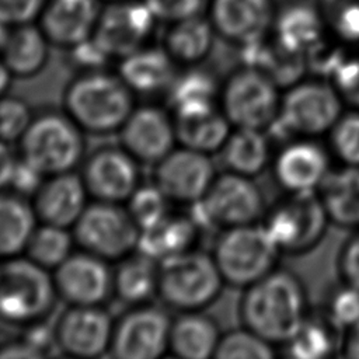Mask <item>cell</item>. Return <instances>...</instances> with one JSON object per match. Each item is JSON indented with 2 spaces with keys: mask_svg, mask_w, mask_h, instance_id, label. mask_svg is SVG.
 Returning a JSON list of instances; mask_svg holds the SVG:
<instances>
[{
  "mask_svg": "<svg viewBox=\"0 0 359 359\" xmlns=\"http://www.w3.org/2000/svg\"><path fill=\"white\" fill-rule=\"evenodd\" d=\"M243 327L268 342L286 344L309 317L307 292L287 269H273L244 287L238 307Z\"/></svg>",
  "mask_w": 359,
  "mask_h": 359,
  "instance_id": "6da1fadb",
  "label": "cell"
},
{
  "mask_svg": "<svg viewBox=\"0 0 359 359\" xmlns=\"http://www.w3.org/2000/svg\"><path fill=\"white\" fill-rule=\"evenodd\" d=\"M63 109L84 133L109 135L119 132L135 109L133 91L119 74L87 70L66 86Z\"/></svg>",
  "mask_w": 359,
  "mask_h": 359,
  "instance_id": "7a4b0ae2",
  "label": "cell"
},
{
  "mask_svg": "<svg viewBox=\"0 0 359 359\" xmlns=\"http://www.w3.org/2000/svg\"><path fill=\"white\" fill-rule=\"evenodd\" d=\"M57 297L48 269L25 255L0 259V321L20 327L42 323Z\"/></svg>",
  "mask_w": 359,
  "mask_h": 359,
  "instance_id": "3957f363",
  "label": "cell"
},
{
  "mask_svg": "<svg viewBox=\"0 0 359 359\" xmlns=\"http://www.w3.org/2000/svg\"><path fill=\"white\" fill-rule=\"evenodd\" d=\"M224 283L206 252L191 250L158 261L157 296L177 311H202L216 302Z\"/></svg>",
  "mask_w": 359,
  "mask_h": 359,
  "instance_id": "277c9868",
  "label": "cell"
},
{
  "mask_svg": "<svg viewBox=\"0 0 359 359\" xmlns=\"http://www.w3.org/2000/svg\"><path fill=\"white\" fill-rule=\"evenodd\" d=\"M83 133L65 111L34 115L18 140V157L43 177L73 171L84 156Z\"/></svg>",
  "mask_w": 359,
  "mask_h": 359,
  "instance_id": "5b68a950",
  "label": "cell"
},
{
  "mask_svg": "<svg viewBox=\"0 0 359 359\" xmlns=\"http://www.w3.org/2000/svg\"><path fill=\"white\" fill-rule=\"evenodd\" d=\"M279 252L266 227L251 223L224 229L212 257L226 283L247 287L275 269Z\"/></svg>",
  "mask_w": 359,
  "mask_h": 359,
  "instance_id": "8992f818",
  "label": "cell"
},
{
  "mask_svg": "<svg viewBox=\"0 0 359 359\" xmlns=\"http://www.w3.org/2000/svg\"><path fill=\"white\" fill-rule=\"evenodd\" d=\"M342 97L332 83L321 79L297 81L280 97L276 121L283 133L313 137L330 132L342 115Z\"/></svg>",
  "mask_w": 359,
  "mask_h": 359,
  "instance_id": "52a82bcc",
  "label": "cell"
},
{
  "mask_svg": "<svg viewBox=\"0 0 359 359\" xmlns=\"http://www.w3.org/2000/svg\"><path fill=\"white\" fill-rule=\"evenodd\" d=\"M140 227L122 203L93 201L76 224V244L108 262H118L139 247Z\"/></svg>",
  "mask_w": 359,
  "mask_h": 359,
  "instance_id": "ba28073f",
  "label": "cell"
},
{
  "mask_svg": "<svg viewBox=\"0 0 359 359\" xmlns=\"http://www.w3.org/2000/svg\"><path fill=\"white\" fill-rule=\"evenodd\" d=\"M330 217L317 191L289 192L272 206L264 226L280 252L303 254L324 237Z\"/></svg>",
  "mask_w": 359,
  "mask_h": 359,
  "instance_id": "9c48e42d",
  "label": "cell"
},
{
  "mask_svg": "<svg viewBox=\"0 0 359 359\" xmlns=\"http://www.w3.org/2000/svg\"><path fill=\"white\" fill-rule=\"evenodd\" d=\"M280 94L276 83L259 69L244 66L223 84L220 109L234 128L266 129L276 121Z\"/></svg>",
  "mask_w": 359,
  "mask_h": 359,
  "instance_id": "30bf717a",
  "label": "cell"
},
{
  "mask_svg": "<svg viewBox=\"0 0 359 359\" xmlns=\"http://www.w3.org/2000/svg\"><path fill=\"white\" fill-rule=\"evenodd\" d=\"M199 224L222 229L257 223L264 215V196L251 177L226 171L215 177L208 192L194 205Z\"/></svg>",
  "mask_w": 359,
  "mask_h": 359,
  "instance_id": "8fae6325",
  "label": "cell"
},
{
  "mask_svg": "<svg viewBox=\"0 0 359 359\" xmlns=\"http://www.w3.org/2000/svg\"><path fill=\"white\" fill-rule=\"evenodd\" d=\"M171 318L156 306L136 304L114 325L109 352L119 359H157L170 351Z\"/></svg>",
  "mask_w": 359,
  "mask_h": 359,
  "instance_id": "7c38bea8",
  "label": "cell"
},
{
  "mask_svg": "<svg viewBox=\"0 0 359 359\" xmlns=\"http://www.w3.org/2000/svg\"><path fill=\"white\" fill-rule=\"evenodd\" d=\"M153 165V184L174 203H198L216 177L210 154L185 146L174 147Z\"/></svg>",
  "mask_w": 359,
  "mask_h": 359,
  "instance_id": "4fadbf2b",
  "label": "cell"
},
{
  "mask_svg": "<svg viewBox=\"0 0 359 359\" xmlns=\"http://www.w3.org/2000/svg\"><path fill=\"white\" fill-rule=\"evenodd\" d=\"M52 276L59 299L69 306H101L114 294L109 262L83 250L72 252Z\"/></svg>",
  "mask_w": 359,
  "mask_h": 359,
  "instance_id": "5bb4252c",
  "label": "cell"
},
{
  "mask_svg": "<svg viewBox=\"0 0 359 359\" xmlns=\"http://www.w3.org/2000/svg\"><path fill=\"white\" fill-rule=\"evenodd\" d=\"M114 325L101 306H69L53 328L56 348L74 358H100L111 348Z\"/></svg>",
  "mask_w": 359,
  "mask_h": 359,
  "instance_id": "9a60e30c",
  "label": "cell"
},
{
  "mask_svg": "<svg viewBox=\"0 0 359 359\" xmlns=\"http://www.w3.org/2000/svg\"><path fill=\"white\" fill-rule=\"evenodd\" d=\"M81 178L94 201L126 203L140 185L139 161L122 146H108L91 153Z\"/></svg>",
  "mask_w": 359,
  "mask_h": 359,
  "instance_id": "2e32d148",
  "label": "cell"
},
{
  "mask_svg": "<svg viewBox=\"0 0 359 359\" xmlns=\"http://www.w3.org/2000/svg\"><path fill=\"white\" fill-rule=\"evenodd\" d=\"M118 133L121 146L139 163L156 164L177 143L172 114L156 105L135 107Z\"/></svg>",
  "mask_w": 359,
  "mask_h": 359,
  "instance_id": "e0dca14e",
  "label": "cell"
},
{
  "mask_svg": "<svg viewBox=\"0 0 359 359\" xmlns=\"http://www.w3.org/2000/svg\"><path fill=\"white\" fill-rule=\"evenodd\" d=\"M154 14L146 3H116L97 21L93 39L109 57H125L142 48L151 32Z\"/></svg>",
  "mask_w": 359,
  "mask_h": 359,
  "instance_id": "ac0fdd59",
  "label": "cell"
},
{
  "mask_svg": "<svg viewBox=\"0 0 359 359\" xmlns=\"http://www.w3.org/2000/svg\"><path fill=\"white\" fill-rule=\"evenodd\" d=\"M81 175L73 171L45 177L32 195V209L39 223L73 227L88 202Z\"/></svg>",
  "mask_w": 359,
  "mask_h": 359,
  "instance_id": "d6986e66",
  "label": "cell"
},
{
  "mask_svg": "<svg viewBox=\"0 0 359 359\" xmlns=\"http://www.w3.org/2000/svg\"><path fill=\"white\" fill-rule=\"evenodd\" d=\"M327 150L311 139H297L273 158V174L287 192H310L320 188L330 172Z\"/></svg>",
  "mask_w": 359,
  "mask_h": 359,
  "instance_id": "ffe728a7",
  "label": "cell"
},
{
  "mask_svg": "<svg viewBox=\"0 0 359 359\" xmlns=\"http://www.w3.org/2000/svg\"><path fill=\"white\" fill-rule=\"evenodd\" d=\"M212 24L222 36L237 45L257 43L272 24L271 0H213Z\"/></svg>",
  "mask_w": 359,
  "mask_h": 359,
  "instance_id": "44dd1931",
  "label": "cell"
},
{
  "mask_svg": "<svg viewBox=\"0 0 359 359\" xmlns=\"http://www.w3.org/2000/svg\"><path fill=\"white\" fill-rule=\"evenodd\" d=\"M98 17L97 0H50L41 28L49 42L72 49L93 36Z\"/></svg>",
  "mask_w": 359,
  "mask_h": 359,
  "instance_id": "7402d4cb",
  "label": "cell"
},
{
  "mask_svg": "<svg viewBox=\"0 0 359 359\" xmlns=\"http://www.w3.org/2000/svg\"><path fill=\"white\" fill-rule=\"evenodd\" d=\"M119 77L133 93L153 94L168 90L175 79V62L165 49L140 48L121 59Z\"/></svg>",
  "mask_w": 359,
  "mask_h": 359,
  "instance_id": "603a6c76",
  "label": "cell"
},
{
  "mask_svg": "<svg viewBox=\"0 0 359 359\" xmlns=\"http://www.w3.org/2000/svg\"><path fill=\"white\" fill-rule=\"evenodd\" d=\"M199 226L194 216L170 212L154 226L142 230L137 250L157 261L191 251L198 240Z\"/></svg>",
  "mask_w": 359,
  "mask_h": 359,
  "instance_id": "cb8c5ba5",
  "label": "cell"
},
{
  "mask_svg": "<svg viewBox=\"0 0 359 359\" xmlns=\"http://www.w3.org/2000/svg\"><path fill=\"white\" fill-rule=\"evenodd\" d=\"M220 337L213 318L201 311H185L171 324L170 352L181 359L215 358Z\"/></svg>",
  "mask_w": 359,
  "mask_h": 359,
  "instance_id": "d4e9b609",
  "label": "cell"
},
{
  "mask_svg": "<svg viewBox=\"0 0 359 359\" xmlns=\"http://www.w3.org/2000/svg\"><path fill=\"white\" fill-rule=\"evenodd\" d=\"M48 42L49 39L42 29L29 24L17 25L4 39L0 59L14 77H34L48 62Z\"/></svg>",
  "mask_w": 359,
  "mask_h": 359,
  "instance_id": "484cf974",
  "label": "cell"
},
{
  "mask_svg": "<svg viewBox=\"0 0 359 359\" xmlns=\"http://www.w3.org/2000/svg\"><path fill=\"white\" fill-rule=\"evenodd\" d=\"M330 222L359 227V167L345 165L330 171L318 188Z\"/></svg>",
  "mask_w": 359,
  "mask_h": 359,
  "instance_id": "4316f807",
  "label": "cell"
},
{
  "mask_svg": "<svg viewBox=\"0 0 359 359\" xmlns=\"http://www.w3.org/2000/svg\"><path fill=\"white\" fill-rule=\"evenodd\" d=\"M172 116L180 146L206 154L220 151L233 126L219 108Z\"/></svg>",
  "mask_w": 359,
  "mask_h": 359,
  "instance_id": "83f0119b",
  "label": "cell"
},
{
  "mask_svg": "<svg viewBox=\"0 0 359 359\" xmlns=\"http://www.w3.org/2000/svg\"><path fill=\"white\" fill-rule=\"evenodd\" d=\"M227 171L245 177L261 174L271 161V143L264 129L236 128L220 149Z\"/></svg>",
  "mask_w": 359,
  "mask_h": 359,
  "instance_id": "f1b7e54d",
  "label": "cell"
},
{
  "mask_svg": "<svg viewBox=\"0 0 359 359\" xmlns=\"http://www.w3.org/2000/svg\"><path fill=\"white\" fill-rule=\"evenodd\" d=\"M158 261L136 250L118 261L114 269V294L132 306L157 294Z\"/></svg>",
  "mask_w": 359,
  "mask_h": 359,
  "instance_id": "f546056e",
  "label": "cell"
},
{
  "mask_svg": "<svg viewBox=\"0 0 359 359\" xmlns=\"http://www.w3.org/2000/svg\"><path fill=\"white\" fill-rule=\"evenodd\" d=\"M36 224L32 205L14 192H0V259L24 254Z\"/></svg>",
  "mask_w": 359,
  "mask_h": 359,
  "instance_id": "4dcf8cb0",
  "label": "cell"
},
{
  "mask_svg": "<svg viewBox=\"0 0 359 359\" xmlns=\"http://www.w3.org/2000/svg\"><path fill=\"white\" fill-rule=\"evenodd\" d=\"M164 49L175 63L194 66L202 62L213 45V24L198 14L175 21L165 35Z\"/></svg>",
  "mask_w": 359,
  "mask_h": 359,
  "instance_id": "1f68e13d",
  "label": "cell"
},
{
  "mask_svg": "<svg viewBox=\"0 0 359 359\" xmlns=\"http://www.w3.org/2000/svg\"><path fill=\"white\" fill-rule=\"evenodd\" d=\"M276 42L287 50L306 55L323 36L318 13L307 4H292L282 10L275 24Z\"/></svg>",
  "mask_w": 359,
  "mask_h": 359,
  "instance_id": "d6a6232c",
  "label": "cell"
},
{
  "mask_svg": "<svg viewBox=\"0 0 359 359\" xmlns=\"http://www.w3.org/2000/svg\"><path fill=\"white\" fill-rule=\"evenodd\" d=\"M172 115H184L217 108L219 88L215 79L199 69H191L180 76L167 90Z\"/></svg>",
  "mask_w": 359,
  "mask_h": 359,
  "instance_id": "836d02e7",
  "label": "cell"
},
{
  "mask_svg": "<svg viewBox=\"0 0 359 359\" xmlns=\"http://www.w3.org/2000/svg\"><path fill=\"white\" fill-rule=\"evenodd\" d=\"M73 231L67 227L39 223L36 224L24 255L48 271L56 269L73 252Z\"/></svg>",
  "mask_w": 359,
  "mask_h": 359,
  "instance_id": "e575fe53",
  "label": "cell"
},
{
  "mask_svg": "<svg viewBox=\"0 0 359 359\" xmlns=\"http://www.w3.org/2000/svg\"><path fill=\"white\" fill-rule=\"evenodd\" d=\"M334 328H338L328 317L325 320L307 317L297 332L285 344L287 353L296 359H324L337 348Z\"/></svg>",
  "mask_w": 359,
  "mask_h": 359,
  "instance_id": "d590c367",
  "label": "cell"
},
{
  "mask_svg": "<svg viewBox=\"0 0 359 359\" xmlns=\"http://www.w3.org/2000/svg\"><path fill=\"white\" fill-rule=\"evenodd\" d=\"M273 356L272 344L243 327L220 337L216 359H269Z\"/></svg>",
  "mask_w": 359,
  "mask_h": 359,
  "instance_id": "8d00e7d4",
  "label": "cell"
},
{
  "mask_svg": "<svg viewBox=\"0 0 359 359\" xmlns=\"http://www.w3.org/2000/svg\"><path fill=\"white\" fill-rule=\"evenodd\" d=\"M126 203V209L140 230H146L170 213L171 202L161 189L151 182L149 185H139Z\"/></svg>",
  "mask_w": 359,
  "mask_h": 359,
  "instance_id": "74e56055",
  "label": "cell"
},
{
  "mask_svg": "<svg viewBox=\"0 0 359 359\" xmlns=\"http://www.w3.org/2000/svg\"><path fill=\"white\" fill-rule=\"evenodd\" d=\"M331 149L345 165L359 167V109L342 114L330 130Z\"/></svg>",
  "mask_w": 359,
  "mask_h": 359,
  "instance_id": "f35d334b",
  "label": "cell"
},
{
  "mask_svg": "<svg viewBox=\"0 0 359 359\" xmlns=\"http://www.w3.org/2000/svg\"><path fill=\"white\" fill-rule=\"evenodd\" d=\"M328 25L345 41H359V0H321Z\"/></svg>",
  "mask_w": 359,
  "mask_h": 359,
  "instance_id": "ab89813d",
  "label": "cell"
},
{
  "mask_svg": "<svg viewBox=\"0 0 359 359\" xmlns=\"http://www.w3.org/2000/svg\"><path fill=\"white\" fill-rule=\"evenodd\" d=\"M34 115L28 104L17 97H0V139L18 142L29 126Z\"/></svg>",
  "mask_w": 359,
  "mask_h": 359,
  "instance_id": "60d3db41",
  "label": "cell"
},
{
  "mask_svg": "<svg viewBox=\"0 0 359 359\" xmlns=\"http://www.w3.org/2000/svg\"><path fill=\"white\" fill-rule=\"evenodd\" d=\"M327 317L339 328H349L359 321V287L344 283L334 290L327 303Z\"/></svg>",
  "mask_w": 359,
  "mask_h": 359,
  "instance_id": "b9f144b4",
  "label": "cell"
},
{
  "mask_svg": "<svg viewBox=\"0 0 359 359\" xmlns=\"http://www.w3.org/2000/svg\"><path fill=\"white\" fill-rule=\"evenodd\" d=\"M331 83L344 101L359 109V57H345L331 77Z\"/></svg>",
  "mask_w": 359,
  "mask_h": 359,
  "instance_id": "7bdbcfd3",
  "label": "cell"
},
{
  "mask_svg": "<svg viewBox=\"0 0 359 359\" xmlns=\"http://www.w3.org/2000/svg\"><path fill=\"white\" fill-rule=\"evenodd\" d=\"M154 17L164 21H180L199 13L202 0H144Z\"/></svg>",
  "mask_w": 359,
  "mask_h": 359,
  "instance_id": "ee69618b",
  "label": "cell"
},
{
  "mask_svg": "<svg viewBox=\"0 0 359 359\" xmlns=\"http://www.w3.org/2000/svg\"><path fill=\"white\" fill-rule=\"evenodd\" d=\"M45 0H0V22L4 25L28 24L36 17Z\"/></svg>",
  "mask_w": 359,
  "mask_h": 359,
  "instance_id": "f6af8a7d",
  "label": "cell"
},
{
  "mask_svg": "<svg viewBox=\"0 0 359 359\" xmlns=\"http://www.w3.org/2000/svg\"><path fill=\"white\" fill-rule=\"evenodd\" d=\"M338 268L344 283L359 287V231L349 237L342 245Z\"/></svg>",
  "mask_w": 359,
  "mask_h": 359,
  "instance_id": "bcb514c9",
  "label": "cell"
},
{
  "mask_svg": "<svg viewBox=\"0 0 359 359\" xmlns=\"http://www.w3.org/2000/svg\"><path fill=\"white\" fill-rule=\"evenodd\" d=\"M43 180L45 177L38 170L18 157L8 188H11L17 195L32 196Z\"/></svg>",
  "mask_w": 359,
  "mask_h": 359,
  "instance_id": "7dc6e473",
  "label": "cell"
},
{
  "mask_svg": "<svg viewBox=\"0 0 359 359\" xmlns=\"http://www.w3.org/2000/svg\"><path fill=\"white\" fill-rule=\"evenodd\" d=\"M72 56L74 59V62L79 66H83L87 70H97L100 69L107 59L109 57L98 45L97 42L91 38H88L87 41L76 45L72 48Z\"/></svg>",
  "mask_w": 359,
  "mask_h": 359,
  "instance_id": "c3c4849f",
  "label": "cell"
},
{
  "mask_svg": "<svg viewBox=\"0 0 359 359\" xmlns=\"http://www.w3.org/2000/svg\"><path fill=\"white\" fill-rule=\"evenodd\" d=\"M1 359H36L43 358V355L32 346L27 339L13 341L0 346Z\"/></svg>",
  "mask_w": 359,
  "mask_h": 359,
  "instance_id": "681fc988",
  "label": "cell"
},
{
  "mask_svg": "<svg viewBox=\"0 0 359 359\" xmlns=\"http://www.w3.org/2000/svg\"><path fill=\"white\" fill-rule=\"evenodd\" d=\"M18 157L13 153L10 143L0 139V192L10 187Z\"/></svg>",
  "mask_w": 359,
  "mask_h": 359,
  "instance_id": "f907efd6",
  "label": "cell"
},
{
  "mask_svg": "<svg viewBox=\"0 0 359 359\" xmlns=\"http://www.w3.org/2000/svg\"><path fill=\"white\" fill-rule=\"evenodd\" d=\"M342 348L345 356L359 359V321L346 328V334L342 339Z\"/></svg>",
  "mask_w": 359,
  "mask_h": 359,
  "instance_id": "816d5d0a",
  "label": "cell"
},
{
  "mask_svg": "<svg viewBox=\"0 0 359 359\" xmlns=\"http://www.w3.org/2000/svg\"><path fill=\"white\" fill-rule=\"evenodd\" d=\"M13 74L8 70V67L4 65V62L0 59V97L7 94V90L11 86V80H13Z\"/></svg>",
  "mask_w": 359,
  "mask_h": 359,
  "instance_id": "f5cc1de1",
  "label": "cell"
},
{
  "mask_svg": "<svg viewBox=\"0 0 359 359\" xmlns=\"http://www.w3.org/2000/svg\"><path fill=\"white\" fill-rule=\"evenodd\" d=\"M6 36H7V32H6L4 24L0 22V48H1V45H3V42H4V39H6Z\"/></svg>",
  "mask_w": 359,
  "mask_h": 359,
  "instance_id": "db71d44e",
  "label": "cell"
}]
</instances>
